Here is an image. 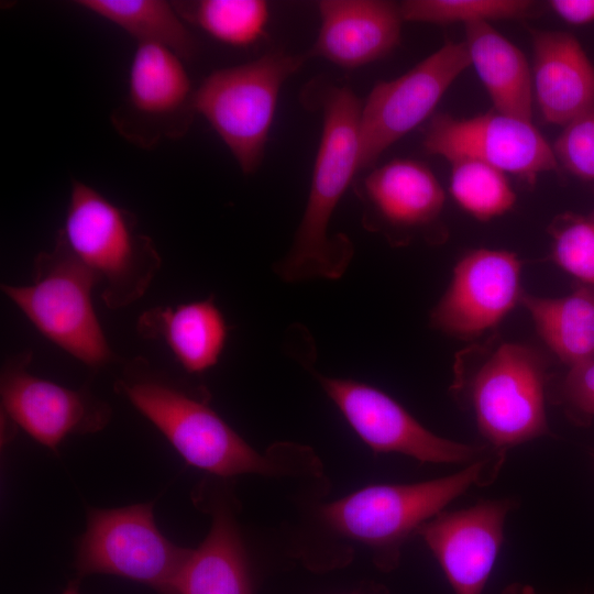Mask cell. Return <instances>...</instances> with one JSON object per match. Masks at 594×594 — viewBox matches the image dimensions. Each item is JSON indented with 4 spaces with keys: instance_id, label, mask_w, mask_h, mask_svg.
Wrapping results in <instances>:
<instances>
[{
    "instance_id": "26",
    "label": "cell",
    "mask_w": 594,
    "mask_h": 594,
    "mask_svg": "<svg viewBox=\"0 0 594 594\" xmlns=\"http://www.w3.org/2000/svg\"><path fill=\"white\" fill-rule=\"evenodd\" d=\"M535 2L527 0H407L399 4L404 21L464 25L528 16Z\"/></svg>"
},
{
    "instance_id": "27",
    "label": "cell",
    "mask_w": 594,
    "mask_h": 594,
    "mask_svg": "<svg viewBox=\"0 0 594 594\" xmlns=\"http://www.w3.org/2000/svg\"><path fill=\"white\" fill-rule=\"evenodd\" d=\"M553 261L594 287V221L573 212L557 216L549 226Z\"/></svg>"
},
{
    "instance_id": "14",
    "label": "cell",
    "mask_w": 594,
    "mask_h": 594,
    "mask_svg": "<svg viewBox=\"0 0 594 594\" xmlns=\"http://www.w3.org/2000/svg\"><path fill=\"white\" fill-rule=\"evenodd\" d=\"M522 295L519 257L509 251L476 249L454 266L430 324L449 336L473 339L495 328Z\"/></svg>"
},
{
    "instance_id": "1",
    "label": "cell",
    "mask_w": 594,
    "mask_h": 594,
    "mask_svg": "<svg viewBox=\"0 0 594 594\" xmlns=\"http://www.w3.org/2000/svg\"><path fill=\"white\" fill-rule=\"evenodd\" d=\"M309 92V101L321 110L322 130L302 218L289 252L274 268L288 283L338 279L354 253L346 235H329L328 228L360 170L362 102L348 86L323 85Z\"/></svg>"
},
{
    "instance_id": "4",
    "label": "cell",
    "mask_w": 594,
    "mask_h": 594,
    "mask_svg": "<svg viewBox=\"0 0 594 594\" xmlns=\"http://www.w3.org/2000/svg\"><path fill=\"white\" fill-rule=\"evenodd\" d=\"M99 277L69 249L58 231L51 251L32 264V284H2V293L46 339L92 369L117 360L92 304Z\"/></svg>"
},
{
    "instance_id": "24",
    "label": "cell",
    "mask_w": 594,
    "mask_h": 594,
    "mask_svg": "<svg viewBox=\"0 0 594 594\" xmlns=\"http://www.w3.org/2000/svg\"><path fill=\"white\" fill-rule=\"evenodd\" d=\"M173 4L184 21L234 47H248L260 41L270 20V7L264 0L174 1Z\"/></svg>"
},
{
    "instance_id": "15",
    "label": "cell",
    "mask_w": 594,
    "mask_h": 594,
    "mask_svg": "<svg viewBox=\"0 0 594 594\" xmlns=\"http://www.w3.org/2000/svg\"><path fill=\"white\" fill-rule=\"evenodd\" d=\"M512 499H488L440 512L417 531L439 562L454 594H482L504 538Z\"/></svg>"
},
{
    "instance_id": "33",
    "label": "cell",
    "mask_w": 594,
    "mask_h": 594,
    "mask_svg": "<svg viewBox=\"0 0 594 594\" xmlns=\"http://www.w3.org/2000/svg\"><path fill=\"white\" fill-rule=\"evenodd\" d=\"M588 217L594 221V209H593V211L590 213Z\"/></svg>"
},
{
    "instance_id": "18",
    "label": "cell",
    "mask_w": 594,
    "mask_h": 594,
    "mask_svg": "<svg viewBox=\"0 0 594 594\" xmlns=\"http://www.w3.org/2000/svg\"><path fill=\"white\" fill-rule=\"evenodd\" d=\"M530 33L534 99L546 122L564 127L594 107V66L572 34Z\"/></svg>"
},
{
    "instance_id": "20",
    "label": "cell",
    "mask_w": 594,
    "mask_h": 594,
    "mask_svg": "<svg viewBox=\"0 0 594 594\" xmlns=\"http://www.w3.org/2000/svg\"><path fill=\"white\" fill-rule=\"evenodd\" d=\"M168 594H253L246 551L227 507H213L209 534L190 549Z\"/></svg>"
},
{
    "instance_id": "16",
    "label": "cell",
    "mask_w": 594,
    "mask_h": 594,
    "mask_svg": "<svg viewBox=\"0 0 594 594\" xmlns=\"http://www.w3.org/2000/svg\"><path fill=\"white\" fill-rule=\"evenodd\" d=\"M359 195L365 207V226L392 238L432 226L446 200L432 170L408 158L373 169L363 179Z\"/></svg>"
},
{
    "instance_id": "13",
    "label": "cell",
    "mask_w": 594,
    "mask_h": 594,
    "mask_svg": "<svg viewBox=\"0 0 594 594\" xmlns=\"http://www.w3.org/2000/svg\"><path fill=\"white\" fill-rule=\"evenodd\" d=\"M33 353L14 354L1 367L0 394L6 415L41 444L55 450L73 433L103 429L111 418L108 403L87 387L72 389L29 372Z\"/></svg>"
},
{
    "instance_id": "9",
    "label": "cell",
    "mask_w": 594,
    "mask_h": 594,
    "mask_svg": "<svg viewBox=\"0 0 594 594\" xmlns=\"http://www.w3.org/2000/svg\"><path fill=\"white\" fill-rule=\"evenodd\" d=\"M470 65L464 43L447 41L407 73L377 82L362 103L360 170L372 167L393 143L422 123Z\"/></svg>"
},
{
    "instance_id": "30",
    "label": "cell",
    "mask_w": 594,
    "mask_h": 594,
    "mask_svg": "<svg viewBox=\"0 0 594 594\" xmlns=\"http://www.w3.org/2000/svg\"><path fill=\"white\" fill-rule=\"evenodd\" d=\"M548 3L569 24L582 25L594 21V0H551Z\"/></svg>"
},
{
    "instance_id": "8",
    "label": "cell",
    "mask_w": 594,
    "mask_h": 594,
    "mask_svg": "<svg viewBox=\"0 0 594 594\" xmlns=\"http://www.w3.org/2000/svg\"><path fill=\"white\" fill-rule=\"evenodd\" d=\"M547 364L534 348L504 342L469 382L481 435L497 450L549 432L546 414Z\"/></svg>"
},
{
    "instance_id": "10",
    "label": "cell",
    "mask_w": 594,
    "mask_h": 594,
    "mask_svg": "<svg viewBox=\"0 0 594 594\" xmlns=\"http://www.w3.org/2000/svg\"><path fill=\"white\" fill-rule=\"evenodd\" d=\"M195 94L182 57L161 45L138 44L125 99L111 122L121 136L151 148L186 134L197 114Z\"/></svg>"
},
{
    "instance_id": "17",
    "label": "cell",
    "mask_w": 594,
    "mask_h": 594,
    "mask_svg": "<svg viewBox=\"0 0 594 594\" xmlns=\"http://www.w3.org/2000/svg\"><path fill=\"white\" fill-rule=\"evenodd\" d=\"M320 29L309 56L358 68L389 54L400 41L399 4L384 0H322Z\"/></svg>"
},
{
    "instance_id": "22",
    "label": "cell",
    "mask_w": 594,
    "mask_h": 594,
    "mask_svg": "<svg viewBox=\"0 0 594 594\" xmlns=\"http://www.w3.org/2000/svg\"><path fill=\"white\" fill-rule=\"evenodd\" d=\"M538 334L569 367L594 359V287L580 285L571 294L539 297L524 293L520 299Z\"/></svg>"
},
{
    "instance_id": "23",
    "label": "cell",
    "mask_w": 594,
    "mask_h": 594,
    "mask_svg": "<svg viewBox=\"0 0 594 594\" xmlns=\"http://www.w3.org/2000/svg\"><path fill=\"white\" fill-rule=\"evenodd\" d=\"M76 6L116 24L138 41L156 44L183 59L198 52L196 37L188 30L173 2L165 0H77Z\"/></svg>"
},
{
    "instance_id": "28",
    "label": "cell",
    "mask_w": 594,
    "mask_h": 594,
    "mask_svg": "<svg viewBox=\"0 0 594 594\" xmlns=\"http://www.w3.org/2000/svg\"><path fill=\"white\" fill-rule=\"evenodd\" d=\"M552 150L559 167L583 180H594V107L564 125Z\"/></svg>"
},
{
    "instance_id": "25",
    "label": "cell",
    "mask_w": 594,
    "mask_h": 594,
    "mask_svg": "<svg viewBox=\"0 0 594 594\" xmlns=\"http://www.w3.org/2000/svg\"><path fill=\"white\" fill-rule=\"evenodd\" d=\"M450 163V193L468 213L486 221L513 208L516 195L503 172L472 158Z\"/></svg>"
},
{
    "instance_id": "6",
    "label": "cell",
    "mask_w": 594,
    "mask_h": 594,
    "mask_svg": "<svg viewBox=\"0 0 594 594\" xmlns=\"http://www.w3.org/2000/svg\"><path fill=\"white\" fill-rule=\"evenodd\" d=\"M304 62L305 56L270 52L212 72L196 90L197 114L217 132L244 174L260 167L280 89Z\"/></svg>"
},
{
    "instance_id": "12",
    "label": "cell",
    "mask_w": 594,
    "mask_h": 594,
    "mask_svg": "<svg viewBox=\"0 0 594 594\" xmlns=\"http://www.w3.org/2000/svg\"><path fill=\"white\" fill-rule=\"evenodd\" d=\"M349 425L374 452H397L428 463L476 461L485 449L439 437L376 387L350 378L317 375Z\"/></svg>"
},
{
    "instance_id": "29",
    "label": "cell",
    "mask_w": 594,
    "mask_h": 594,
    "mask_svg": "<svg viewBox=\"0 0 594 594\" xmlns=\"http://www.w3.org/2000/svg\"><path fill=\"white\" fill-rule=\"evenodd\" d=\"M562 397L574 410L594 416V359L570 367L562 384Z\"/></svg>"
},
{
    "instance_id": "3",
    "label": "cell",
    "mask_w": 594,
    "mask_h": 594,
    "mask_svg": "<svg viewBox=\"0 0 594 594\" xmlns=\"http://www.w3.org/2000/svg\"><path fill=\"white\" fill-rule=\"evenodd\" d=\"M73 253L99 277L110 309L144 296L162 266L153 240L138 229L135 216L94 187L73 180L64 227Z\"/></svg>"
},
{
    "instance_id": "2",
    "label": "cell",
    "mask_w": 594,
    "mask_h": 594,
    "mask_svg": "<svg viewBox=\"0 0 594 594\" xmlns=\"http://www.w3.org/2000/svg\"><path fill=\"white\" fill-rule=\"evenodd\" d=\"M114 388L189 465L222 477L278 472L211 408L204 392L189 388L145 358L131 359Z\"/></svg>"
},
{
    "instance_id": "11",
    "label": "cell",
    "mask_w": 594,
    "mask_h": 594,
    "mask_svg": "<svg viewBox=\"0 0 594 594\" xmlns=\"http://www.w3.org/2000/svg\"><path fill=\"white\" fill-rule=\"evenodd\" d=\"M422 145L449 162L476 160L529 185L540 174L560 168L552 145L530 121L495 110L466 119L437 113L425 131Z\"/></svg>"
},
{
    "instance_id": "7",
    "label": "cell",
    "mask_w": 594,
    "mask_h": 594,
    "mask_svg": "<svg viewBox=\"0 0 594 594\" xmlns=\"http://www.w3.org/2000/svg\"><path fill=\"white\" fill-rule=\"evenodd\" d=\"M189 551L160 531L152 502L88 508L87 527L76 546L75 569L79 576L117 575L168 594Z\"/></svg>"
},
{
    "instance_id": "32",
    "label": "cell",
    "mask_w": 594,
    "mask_h": 594,
    "mask_svg": "<svg viewBox=\"0 0 594 594\" xmlns=\"http://www.w3.org/2000/svg\"><path fill=\"white\" fill-rule=\"evenodd\" d=\"M62 594H80L77 583L70 582Z\"/></svg>"
},
{
    "instance_id": "5",
    "label": "cell",
    "mask_w": 594,
    "mask_h": 594,
    "mask_svg": "<svg viewBox=\"0 0 594 594\" xmlns=\"http://www.w3.org/2000/svg\"><path fill=\"white\" fill-rule=\"evenodd\" d=\"M505 457L499 451L448 476L411 484L371 485L324 505L323 520L336 531L386 553L396 562L400 544L453 499L493 481Z\"/></svg>"
},
{
    "instance_id": "21",
    "label": "cell",
    "mask_w": 594,
    "mask_h": 594,
    "mask_svg": "<svg viewBox=\"0 0 594 594\" xmlns=\"http://www.w3.org/2000/svg\"><path fill=\"white\" fill-rule=\"evenodd\" d=\"M471 65L487 90L494 110L525 121L532 119V77L522 52L490 22L464 25Z\"/></svg>"
},
{
    "instance_id": "31",
    "label": "cell",
    "mask_w": 594,
    "mask_h": 594,
    "mask_svg": "<svg viewBox=\"0 0 594 594\" xmlns=\"http://www.w3.org/2000/svg\"><path fill=\"white\" fill-rule=\"evenodd\" d=\"M504 594H539L534 588L526 585H515L509 587Z\"/></svg>"
},
{
    "instance_id": "19",
    "label": "cell",
    "mask_w": 594,
    "mask_h": 594,
    "mask_svg": "<svg viewBox=\"0 0 594 594\" xmlns=\"http://www.w3.org/2000/svg\"><path fill=\"white\" fill-rule=\"evenodd\" d=\"M136 332L143 339L163 341L186 372L199 374L218 363L229 329L209 297L176 307H152L138 318Z\"/></svg>"
}]
</instances>
